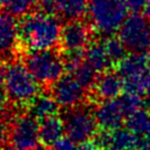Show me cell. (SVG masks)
<instances>
[{
    "mask_svg": "<svg viewBox=\"0 0 150 150\" xmlns=\"http://www.w3.org/2000/svg\"><path fill=\"white\" fill-rule=\"evenodd\" d=\"M62 27L59 18L43 12L22 16L19 25L21 43L29 50L53 49L61 40Z\"/></svg>",
    "mask_w": 150,
    "mask_h": 150,
    "instance_id": "1",
    "label": "cell"
},
{
    "mask_svg": "<svg viewBox=\"0 0 150 150\" xmlns=\"http://www.w3.org/2000/svg\"><path fill=\"white\" fill-rule=\"evenodd\" d=\"M128 7L123 0H90L87 14L93 29L101 35H112L127 19Z\"/></svg>",
    "mask_w": 150,
    "mask_h": 150,
    "instance_id": "2",
    "label": "cell"
},
{
    "mask_svg": "<svg viewBox=\"0 0 150 150\" xmlns=\"http://www.w3.org/2000/svg\"><path fill=\"white\" fill-rule=\"evenodd\" d=\"M4 87L7 98L18 105H28L40 94L39 81L21 62L7 66Z\"/></svg>",
    "mask_w": 150,
    "mask_h": 150,
    "instance_id": "3",
    "label": "cell"
},
{
    "mask_svg": "<svg viewBox=\"0 0 150 150\" xmlns=\"http://www.w3.org/2000/svg\"><path fill=\"white\" fill-rule=\"evenodd\" d=\"M23 64L41 84H53L66 69L63 56L54 49L29 50L23 56Z\"/></svg>",
    "mask_w": 150,
    "mask_h": 150,
    "instance_id": "4",
    "label": "cell"
},
{
    "mask_svg": "<svg viewBox=\"0 0 150 150\" xmlns=\"http://www.w3.org/2000/svg\"><path fill=\"white\" fill-rule=\"evenodd\" d=\"M117 73L123 79L124 90L137 95L145 94L150 81L149 59L142 53L125 55L117 63Z\"/></svg>",
    "mask_w": 150,
    "mask_h": 150,
    "instance_id": "5",
    "label": "cell"
},
{
    "mask_svg": "<svg viewBox=\"0 0 150 150\" xmlns=\"http://www.w3.org/2000/svg\"><path fill=\"white\" fill-rule=\"evenodd\" d=\"M64 123L66 136L75 143H81L91 139L96 135L97 121L94 111L84 107H75L68 109L62 116Z\"/></svg>",
    "mask_w": 150,
    "mask_h": 150,
    "instance_id": "6",
    "label": "cell"
},
{
    "mask_svg": "<svg viewBox=\"0 0 150 150\" xmlns=\"http://www.w3.org/2000/svg\"><path fill=\"white\" fill-rule=\"evenodd\" d=\"M118 32L120 39L131 52L143 53L150 46V26L145 16L137 14L128 16Z\"/></svg>",
    "mask_w": 150,
    "mask_h": 150,
    "instance_id": "7",
    "label": "cell"
},
{
    "mask_svg": "<svg viewBox=\"0 0 150 150\" xmlns=\"http://www.w3.org/2000/svg\"><path fill=\"white\" fill-rule=\"evenodd\" d=\"M9 138L16 148L30 150L40 141V123L30 114L20 115L12 123Z\"/></svg>",
    "mask_w": 150,
    "mask_h": 150,
    "instance_id": "8",
    "label": "cell"
},
{
    "mask_svg": "<svg viewBox=\"0 0 150 150\" xmlns=\"http://www.w3.org/2000/svg\"><path fill=\"white\" fill-rule=\"evenodd\" d=\"M52 95L60 107L70 109L79 107L86 97V88L71 74L62 75L52 84Z\"/></svg>",
    "mask_w": 150,
    "mask_h": 150,
    "instance_id": "9",
    "label": "cell"
},
{
    "mask_svg": "<svg viewBox=\"0 0 150 150\" xmlns=\"http://www.w3.org/2000/svg\"><path fill=\"white\" fill-rule=\"evenodd\" d=\"M90 41V27L81 19L67 21L62 27L60 43L64 52H84Z\"/></svg>",
    "mask_w": 150,
    "mask_h": 150,
    "instance_id": "10",
    "label": "cell"
},
{
    "mask_svg": "<svg viewBox=\"0 0 150 150\" xmlns=\"http://www.w3.org/2000/svg\"><path fill=\"white\" fill-rule=\"evenodd\" d=\"M97 124L103 130H114L121 128L128 115L120 101V97L102 101L94 111Z\"/></svg>",
    "mask_w": 150,
    "mask_h": 150,
    "instance_id": "11",
    "label": "cell"
},
{
    "mask_svg": "<svg viewBox=\"0 0 150 150\" xmlns=\"http://www.w3.org/2000/svg\"><path fill=\"white\" fill-rule=\"evenodd\" d=\"M95 141L101 149L138 150L136 136L129 128L103 130L96 136Z\"/></svg>",
    "mask_w": 150,
    "mask_h": 150,
    "instance_id": "12",
    "label": "cell"
},
{
    "mask_svg": "<svg viewBox=\"0 0 150 150\" xmlns=\"http://www.w3.org/2000/svg\"><path fill=\"white\" fill-rule=\"evenodd\" d=\"M20 40L19 25L15 16L11 13L0 14V59L7 60L11 57Z\"/></svg>",
    "mask_w": 150,
    "mask_h": 150,
    "instance_id": "13",
    "label": "cell"
},
{
    "mask_svg": "<svg viewBox=\"0 0 150 150\" xmlns=\"http://www.w3.org/2000/svg\"><path fill=\"white\" fill-rule=\"evenodd\" d=\"M127 128L136 136L138 150H150V111L138 109L127 118Z\"/></svg>",
    "mask_w": 150,
    "mask_h": 150,
    "instance_id": "14",
    "label": "cell"
},
{
    "mask_svg": "<svg viewBox=\"0 0 150 150\" xmlns=\"http://www.w3.org/2000/svg\"><path fill=\"white\" fill-rule=\"evenodd\" d=\"M93 89L95 96L101 101L117 98L124 89L123 79L120 76L118 73L104 71L96 79Z\"/></svg>",
    "mask_w": 150,
    "mask_h": 150,
    "instance_id": "15",
    "label": "cell"
},
{
    "mask_svg": "<svg viewBox=\"0 0 150 150\" xmlns=\"http://www.w3.org/2000/svg\"><path fill=\"white\" fill-rule=\"evenodd\" d=\"M59 107H60L59 103L56 102V100L52 94L49 95V94L40 93L28 104V111L38 121H42L45 118L57 115Z\"/></svg>",
    "mask_w": 150,
    "mask_h": 150,
    "instance_id": "16",
    "label": "cell"
},
{
    "mask_svg": "<svg viewBox=\"0 0 150 150\" xmlns=\"http://www.w3.org/2000/svg\"><path fill=\"white\" fill-rule=\"evenodd\" d=\"M83 54H84V62L97 74L104 73L112 63L102 42L90 43L84 49Z\"/></svg>",
    "mask_w": 150,
    "mask_h": 150,
    "instance_id": "17",
    "label": "cell"
},
{
    "mask_svg": "<svg viewBox=\"0 0 150 150\" xmlns=\"http://www.w3.org/2000/svg\"><path fill=\"white\" fill-rule=\"evenodd\" d=\"M64 131V123L62 117L52 116L40 121V141L45 145H54L62 137Z\"/></svg>",
    "mask_w": 150,
    "mask_h": 150,
    "instance_id": "18",
    "label": "cell"
},
{
    "mask_svg": "<svg viewBox=\"0 0 150 150\" xmlns=\"http://www.w3.org/2000/svg\"><path fill=\"white\" fill-rule=\"evenodd\" d=\"M87 8L86 0H55V14L66 21L81 19Z\"/></svg>",
    "mask_w": 150,
    "mask_h": 150,
    "instance_id": "19",
    "label": "cell"
},
{
    "mask_svg": "<svg viewBox=\"0 0 150 150\" xmlns=\"http://www.w3.org/2000/svg\"><path fill=\"white\" fill-rule=\"evenodd\" d=\"M102 43L104 46L107 54L109 55L110 60L112 61V63H117L118 61H121L125 56L127 47L124 46L123 41L120 38H115L112 35H109L107 39H104L102 41Z\"/></svg>",
    "mask_w": 150,
    "mask_h": 150,
    "instance_id": "20",
    "label": "cell"
},
{
    "mask_svg": "<svg viewBox=\"0 0 150 150\" xmlns=\"http://www.w3.org/2000/svg\"><path fill=\"white\" fill-rule=\"evenodd\" d=\"M69 74H71L73 76H75L76 80L86 89L93 87L94 83H95V81H96V79H97V73L94 69H91L84 61L79 67H76L71 73H69Z\"/></svg>",
    "mask_w": 150,
    "mask_h": 150,
    "instance_id": "21",
    "label": "cell"
},
{
    "mask_svg": "<svg viewBox=\"0 0 150 150\" xmlns=\"http://www.w3.org/2000/svg\"><path fill=\"white\" fill-rule=\"evenodd\" d=\"M38 6V0H7L6 7L8 13L14 16H25Z\"/></svg>",
    "mask_w": 150,
    "mask_h": 150,
    "instance_id": "22",
    "label": "cell"
},
{
    "mask_svg": "<svg viewBox=\"0 0 150 150\" xmlns=\"http://www.w3.org/2000/svg\"><path fill=\"white\" fill-rule=\"evenodd\" d=\"M120 101L128 116L142 108V98H141V95H137V94L125 91V94L120 96Z\"/></svg>",
    "mask_w": 150,
    "mask_h": 150,
    "instance_id": "23",
    "label": "cell"
},
{
    "mask_svg": "<svg viewBox=\"0 0 150 150\" xmlns=\"http://www.w3.org/2000/svg\"><path fill=\"white\" fill-rule=\"evenodd\" d=\"M77 143L71 141L69 137H62L59 142L53 145V150H76Z\"/></svg>",
    "mask_w": 150,
    "mask_h": 150,
    "instance_id": "24",
    "label": "cell"
},
{
    "mask_svg": "<svg viewBox=\"0 0 150 150\" xmlns=\"http://www.w3.org/2000/svg\"><path fill=\"white\" fill-rule=\"evenodd\" d=\"M38 7L43 13L55 14V0H38Z\"/></svg>",
    "mask_w": 150,
    "mask_h": 150,
    "instance_id": "25",
    "label": "cell"
},
{
    "mask_svg": "<svg viewBox=\"0 0 150 150\" xmlns=\"http://www.w3.org/2000/svg\"><path fill=\"white\" fill-rule=\"evenodd\" d=\"M128 9H130L131 12H141L143 6H144V2L145 0H124Z\"/></svg>",
    "mask_w": 150,
    "mask_h": 150,
    "instance_id": "26",
    "label": "cell"
},
{
    "mask_svg": "<svg viewBox=\"0 0 150 150\" xmlns=\"http://www.w3.org/2000/svg\"><path fill=\"white\" fill-rule=\"evenodd\" d=\"M98 148H100V146L97 145L96 141L88 139V141H84V142L77 143L76 150H97Z\"/></svg>",
    "mask_w": 150,
    "mask_h": 150,
    "instance_id": "27",
    "label": "cell"
},
{
    "mask_svg": "<svg viewBox=\"0 0 150 150\" xmlns=\"http://www.w3.org/2000/svg\"><path fill=\"white\" fill-rule=\"evenodd\" d=\"M8 137H9V132L7 130V125L5 124V122L0 121V148L5 144Z\"/></svg>",
    "mask_w": 150,
    "mask_h": 150,
    "instance_id": "28",
    "label": "cell"
},
{
    "mask_svg": "<svg viewBox=\"0 0 150 150\" xmlns=\"http://www.w3.org/2000/svg\"><path fill=\"white\" fill-rule=\"evenodd\" d=\"M6 100H7V95H6V91H5L4 83H0V112L4 111V109H5Z\"/></svg>",
    "mask_w": 150,
    "mask_h": 150,
    "instance_id": "29",
    "label": "cell"
},
{
    "mask_svg": "<svg viewBox=\"0 0 150 150\" xmlns=\"http://www.w3.org/2000/svg\"><path fill=\"white\" fill-rule=\"evenodd\" d=\"M7 73V66L4 63V60L0 59V83H4Z\"/></svg>",
    "mask_w": 150,
    "mask_h": 150,
    "instance_id": "30",
    "label": "cell"
},
{
    "mask_svg": "<svg viewBox=\"0 0 150 150\" xmlns=\"http://www.w3.org/2000/svg\"><path fill=\"white\" fill-rule=\"evenodd\" d=\"M142 13L148 20H150V0H145L144 6L142 8Z\"/></svg>",
    "mask_w": 150,
    "mask_h": 150,
    "instance_id": "31",
    "label": "cell"
},
{
    "mask_svg": "<svg viewBox=\"0 0 150 150\" xmlns=\"http://www.w3.org/2000/svg\"><path fill=\"white\" fill-rule=\"evenodd\" d=\"M30 150H50L49 148H48V145H36V146H34V148H32Z\"/></svg>",
    "mask_w": 150,
    "mask_h": 150,
    "instance_id": "32",
    "label": "cell"
},
{
    "mask_svg": "<svg viewBox=\"0 0 150 150\" xmlns=\"http://www.w3.org/2000/svg\"><path fill=\"white\" fill-rule=\"evenodd\" d=\"M145 95H146V98H148V101H149V103H150V81H149V84H148V87H146Z\"/></svg>",
    "mask_w": 150,
    "mask_h": 150,
    "instance_id": "33",
    "label": "cell"
},
{
    "mask_svg": "<svg viewBox=\"0 0 150 150\" xmlns=\"http://www.w3.org/2000/svg\"><path fill=\"white\" fill-rule=\"evenodd\" d=\"M6 4H7V0H0V7L6 6Z\"/></svg>",
    "mask_w": 150,
    "mask_h": 150,
    "instance_id": "34",
    "label": "cell"
},
{
    "mask_svg": "<svg viewBox=\"0 0 150 150\" xmlns=\"http://www.w3.org/2000/svg\"><path fill=\"white\" fill-rule=\"evenodd\" d=\"M103 150H115V149H103Z\"/></svg>",
    "mask_w": 150,
    "mask_h": 150,
    "instance_id": "35",
    "label": "cell"
},
{
    "mask_svg": "<svg viewBox=\"0 0 150 150\" xmlns=\"http://www.w3.org/2000/svg\"><path fill=\"white\" fill-rule=\"evenodd\" d=\"M149 64H150V57H149Z\"/></svg>",
    "mask_w": 150,
    "mask_h": 150,
    "instance_id": "36",
    "label": "cell"
},
{
    "mask_svg": "<svg viewBox=\"0 0 150 150\" xmlns=\"http://www.w3.org/2000/svg\"><path fill=\"white\" fill-rule=\"evenodd\" d=\"M0 150H2V148H0Z\"/></svg>",
    "mask_w": 150,
    "mask_h": 150,
    "instance_id": "37",
    "label": "cell"
},
{
    "mask_svg": "<svg viewBox=\"0 0 150 150\" xmlns=\"http://www.w3.org/2000/svg\"><path fill=\"white\" fill-rule=\"evenodd\" d=\"M86 1H87V0H86Z\"/></svg>",
    "mask_w": 150,
    "mask_h": 150,
    "instance_id": "38",
    "label": "cell"
}]
</instances>
